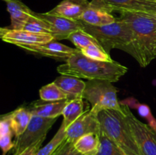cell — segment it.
<instances>
[{"label":"cell","instance_id":"obj_1","mask_svg":"<svg viewBox=\"0 0 156 155\" xmlns=\"http://www.w3.org/2000/svg\"><path fill=\"white\" fill-rule=\"evenodd\" d=\"M132 32L129 54L146 68L156 59V14L140 12H120Z\"/></svg>","mask_w":156,"mask_h":155},{"label":"cell","instance_id":"obj_2","mask_svg":"<svg viewBox=\"0 0 156 155\" xmlns=\"http://www.w3.org/2000/svg\"><path fill=\"white\" fill-rule=\"evenodd\" d=\"M61 75H69L88 80L101 79L117 82L128 71V68L119 62H102L88 58L79 50L66 63L57 67Z\"/></svg>","mask_w":156,"mask_h":155},{"label":"cell","instance_id":"obj_3","mask_svg":"<svg viewBox=\"0 0 156 155\" xmlns=\"http://www.w3.org/2000/svg\"><path fill=\"white\" fill-rule=\"evenodd\" d=\"M101 132L111 138L126 155H142L123 110L104 109L98 113Z\"/></svg>","mask_w":156,"mask_h":155},{"label":"cell","instance_id":"obj_4","mask_svg":"<svg viewBox=\"0 0 156 155\" xmlns=\"http://www.w3.org/2000/svg\"><path fill=\"white\" fill-rule=\"evenodd\" d=\"M81 22L82 30L94 36L108 54L113 49H119L129 53L132 32L127 23L120 18H117L112 24L104 26H92Z\"/></svg>","mask_w":156,"mask_h":155},{"label":"cell","instance_id":"obj_5","mask_svg":"<svg viewBox=\"0 0 156 155\" xmlns=\"http://www.w3.org/2000/svg\"><path fill=\"white\" fill-rule=\"evenodd\" d=\"M85 84L82 98L91 103V110L98 114L104 109L121 110V103L117 99V89L112 82L93 79L88 80Z\"/></svg>","mask_w":156,"mask_h":155},{"label":"cell","instance_id":"obj_6","mask_svg":"<svg viewBox=\"0 0 156 155\" xmlns=\"http://www.w3.org/2000/svg\"><path fill=\"white\" fill-rule=\"evenodd\" d=\"M121 109L141 154L156 155V129L139 120L126 104L121 103Z\"/></svg>","mask_w":156,"mask_h":155},{"label":"cell","instance_id":"obj_7","mask_svg":"<svg viewBox=\"0 0 156 155\" xmlns=\"http://www.w3.org/2000/svg\"><path fill=\"white\" fill-rule=\"evenodd\" d=\"M56 119L57 118H44L32 115L30 123L24 133L15 140L13 155H19L30 146L45 140L47 132L56 122Z\"/></svg>","mask_w":156,"mask_h":155},{"label":"cell","instance_id":"obj_8","mask_svg":"<svg viewBox=\"0 0 156 155\" xmlns=\"http://www.w3.org/2000/svg\"><path fill=\"white\" fill-rule=\"evenodd\" d=\"M90 5L112 12H140L156 14V0H91Z\"/></svg>","mask_w":156,"mask_h":155},{"label":"cell","instance_id":"obj_9","mask_svg":"<svg viewBox=\"0 0 156 155\" xmlns=\"http://www.w3.org/2000/svg\"><path fill=\"white\" fill-rule=\"evenodd\" d=\"M89 133L101 134V124L98 114L91 109L83 114L69 127L66 128V139L74 144L79 138Z\"/></svg>","mask_w":156,"mask_h":155},{"label":"cell","instance_id":"obj_10","mask_svg":"<svg viewBox=\"0 0 156 155\" xmlns=\"http://www.w3.org/2000/svg\"><path fill=\"white\" fill-rule=\"evenodd\" d=\"M17 46L34 54L41 55L43 56L64 61H66L73 55L79 51L78 49L67 46L55 40H52L46 43L32 44V45L19 44Z\"/></svg>","mask_w":156,"mask_h":155},{"label":"cell","instance_id":"obj_11","mask_svg":"<svg viewBox=\"0 0 156 155\" xmlns=\"http://www.w3.org/2000/svg\"><path fill=\"white\" fill-rule=\"evenodd\" d=\"M0 37L4 42L16 46L19 44L32 45L46 43L53 40L51 34L33 33L25 30H16L9 27L0 28Z\"/></svg>","mask_w":156,"mask_h":155},{"label":"cell","instance_id":"obj_12","mask_svg":"<svg viewBox=\"0 0 156 155\" xmlns=\"http://www.w3.org/2000/svg\"><path fill=\"white\" fill-rule=\"evenodd\" d=\"M38 15L45 20L51 26V35L53 37V40L57 41L61 40H68L69 36L73 32L82 29V24L79 20L69 19L47 13L40 14Z\"/></svg>","mask_w":156,"mask_h":155},{"label":"cell","instance_id":"obj_13","mask_svg":"<svg viewBox=\"0 0 156 155\" xmlns=\"http://www.w3.org/2000/svg\"><path fill=\"white\" fill-rule=\"evenodd\" d=\"M90 6L88 0H63L49 14L73 20H79L83 12Z\"/></svg>","mask_w":156,"mask_h":155},{"label":"cell","instance_id":"obj_14","mask_svg":"<svg viewBox=\"0 0 156 155\" xmlns=\"http://www.w3.org/2000/svg\"><path fill=\"white\" fill-rule=\"evenodd\" d=\"M69 100L68 99L58 101H45L40 100L35 101L28 109L34 115L44 118H58L62 115V111Z\"/></svg>","mask_w":156,"mask_h":155},{"label":"cell","instance_id":"obj_15","mask_svg":"<svg viewBox=\"0 0 156 155\" xmlns=\"http://www.w3.org/2000/svg\"><path fill=\"white\" fill-rule=\"evenodd\" d=\"M7 6L10 15L11 27L12 29L22 30L29 17L33 13L26 5L20 0H2Z\"/></svg>","mask_w":156,"mask_h":155},{"label":"cell","instance_id":"obj_16","mask_svg":"<svg viewBox=\"0 0 156 155\" xmlns=\"http://www.w3.org/2000/svg\"><path fill=\"white\" fill-rule=\"evenodd\" d=\"M54 83L66 94L68 100L82 98L86 85L80 78L69 75L59 76L54 81Z\"/></svg>","mask_w":156,"mask_h":155},{"label":"cell","instance_id":"obj_17","mask_svg":"<svg viewBox=\"0 0 156 155\" xmlns=\"http://www.w3.org/2000/svg\"><path fill=\"white\" fill-rule=\"evenodd\" d=\"M117 18L110 12L91 7V5L83 12L79 21L92 26H104L115 22Z\"/></svg>","mask_w":156,"mask_h":155},{"label":"cell","instance_id":"obj_18","mask_svg":"<svg viewBox=\"0 0 156 155\" xmlns=\"http://www.w3.org/2000/svg\"><path fill=\"white\" fill-rule=\"evenodd\" d=\"M8 115L11 128L16 138L24 133L33 115L30 109L25 107L18 108Z\"/></svg>","mask_w":156,"mask_h":155},{"label":"cell","instance_id":"obj_19","mask_svg":"<svg viewBox=\"0 0 156 155\" xmlns=\"http://www.w3.org/2000/svg\"><path fill=\"white\" fill-rule=\"evenodd\" d=\"M100 145V135L89 133L83 135L74 143L75 148L82 155H94Z\"/></svg>","mask_w":156,"mask_h":155},{"label":"cell","instance_id":"obj_20","mask_svg":"<svg viewBox=\"0 0 156 155\" xmlns=\"http://www.w3.org/2000/svg\"><path fill=\"white\" fill-rule=\"evenodd\" d=\"M83 100V98L69 100L68 103L66 105L62 113L63 116L62 123H63L66 128L69 127L72 123L74 122L85 112Z\"/></svg>","mask_w":156,"mask_h":155},{"label":"cell","instance_id":"obj_21","mask_svg":"<svg viewBox=\"0 0 156 155\" xmlns=\"http://www.w3.org/2000/svg\"><path fill=\"white\" fill-rule=\"evenodd\" d=\"M13 134L10 126L9 115L5 114L2 115L0 121V146L2 150V155H5L11 149L15 147V143L12 141Z\"/></svg>","mask_w":156,"mask_h":155},{"label":"cell","instance_id":"obj_22","mask_svg":"<svg viewBox=\"0 0 156 155\" xmlns=\"http://www.w3.org/2000/svg\"><path fill=\"white\" fill-rule=\"evenodd\" d=\"M22 30L37 33L51 34V26L47 21L41 18L37 13L33 12L27 19Z\"/></svg>","mask_w":156,"mask_h":155},{"label":"cell","instance_id":"obj_23","mask_svg":"<svg viewBox=\"0 0 156 155\" xmlns=\"http://www.w3.org/2000/svg\"><path fill=\"white\" fill-rule=\"evenodd\" d=\"M68 40L74 44L76 49L79 50L92 45H98L101 46L98 43V41L94 36L85 32L82 29L73 32L69 36Z\"/></svg>","mask_w":156,"mask_h":155},{"label":"cell","instance_id":"obj_24","mask_svg":"<svg viewBox=\"0 0 156 155\" xmlns=\"http://www.w3.org/2000/svg\"><path fill=\"white\" fill-rule=\"evenodd\" d=\"M66 138V126L62 123L59 130L48 144L40 148L37 155H53Z\"/></svg>","mask_w":156,"mask_h":155},{"label":"cell","instance_id":"obj_25","mask_svg":"<svg viewBox=\"0 0 156 155\" xmlns=\"http://www.w3.org/2000/svg\"><path fill=\"white\" fill-rule=\"evenodd\" d=\"M40 98L45 101H58L66 100L67 96L54 82H53L41 88Z\"/></svg>","mask_w":156,"mask_h":155},{"label":"cell","instance_id":"obj_26","mask_svg":"<svg viewBox=\"0 0 156 155\" xmlns=\"http://www.w3.org/2000/svg\"><path fill=\"white\" fill-rule=\"evenodd\" d=\"M94 155H126L123 150L105 133L101 132L100 145Z\"/></svg>","mask_w":156,"mask_h":155},{"label":"cell","instance_id":"obj_27","mask_svg":"<svg viewBox=\"0 0 156 155\" xmlns=\"http://www.w3.org/2000/svg\"><path fill=\"white\" fill-rule=\"evenodd\" d=\"M81 53L88 58L102 62H113L110 54L105 51L101 46L98 45H92L80 50Z\"/></svg>","mask_w":156,"mask_h":155},{"label":"cell","instance_id":"obj_28","mask_svg":"<svg viewBox=\"0 0 156 155\" xmlns=\"http://www.w3.org/2000/svg\"><path fill=\"white\" fill-rule=\"evenodd\" d=\"M53 155H82L79 153L73 143L69 142L66 138L63 142L60 144L59 147Z\"/></svg>","mask_w":156,"mask_h":155},{"label":"cell","instance_id":"obj_29","mask_svg":"<svg viewBox=\"0 0 156 155\" xmlns=\"http://www.w3.org/2000/svg\"><path fill=\"white\" fill-rule=\"evenodd\" d=\"M44 140H42V141H39V142L34 144V145L30 146V147H29L28 148L26 149L25 150H24L22 153H20L19 155H37L38 150H40L43 142H44Z\"/></svg>","mask_w":156,"mask_h":155}]
</instances>
